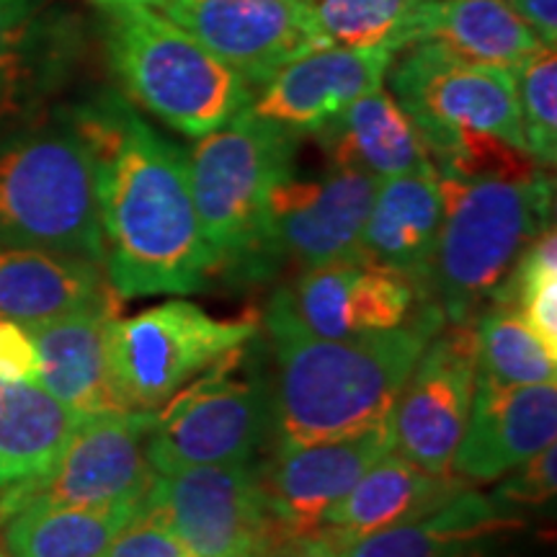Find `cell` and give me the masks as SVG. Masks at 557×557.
<instances>
[{"mask_svg":"<svg viewBox=\"0 0 557 557\" xmlns=\"http://www.w3.org/2000/svg\"><path fill=\"white\" fill-rule=\"evenodd\" d=\"M94 165L103 263L120 297L191 295L214 274L186 152L158 135L122 94L62 109Z\"/></svg>","mask_w":557,"mask_h":557,"instance_id":"1","label":"cell"},{"mask_svg":"<svg viewBox=\"0 0 557 557\" xmlns=\"http://www.w3.org/2000/svg\"><path fill=\"white\" fill-rule=\"evenodd\" d=\"M447 323L431 299L393 331L318 338L278 305L267 310L276 377L271 387L276 447L361 434L393 413L410 369Z\"/></svg>","mask_w":557,"mask_h":557,"instance_id":"2","label":"cell"},{"mask_svg":"<svg viewBox=\"0 0 557 557\" xmlns=\"http://www.w3.org/2000/svg\"><path fill=\"white\" fill-rule=\"evenodd\" d=\"M444 220L429 299L447 323H472L542 230L553 225L555 181L438 176Z\"/></svg>","mask_w":557,"mask_h":557,"instance_id":"3","label":"cell"},{"mask_svg":"<svg viewBox=\"0 0 557 557\" xmlns=\"http://www.w3.org/2000/svg\"><path fill=\"white\" fill-rule=\"evenodd\" d=\"M103 47L124 94L186 137L220 129L253 101L240 73L150 5L107 9Z\"/></svg>","mask_w":557,"mask_h":557,"instance_id":"4","label":"cell"},{"mask_svg":"<svg viewBox=\"0 0 557 557\" xmlns=\"http://www.w3.org/2000/svg\"><path fill=\"white\" fill-rule=\"evenodd\" d=\"M0 243L83 256L107 269L94 165L62 109L0 137Z\"/></svg>","mask_w":557,"mask_h":557,"instance_id":"5","label":"cell"},{"mask_svg":"<svg viewBox=\"0 0 557 557\" xmlns=\"http://www.w3.org/2000/svg\"><path fill=\"white\" fill-rule=\"evenodd\" d=\"M299 135L243 109L199 137L189 156L191 199L214 259V274L259 278L271 189L295 173Z\"/></svg>","mask_w":557,"mask_h":557,"instance_id":"6","label":"cell"},{"mask_svg":"<svg viewBox=\"0 0 557 557\" xmlns=\"http://www.w3.org/2000/svg\"><path fill=\"white\" fill-rule=\"evenodd\" d=\"M240 357L243 346L156 410L148 438L152 470L250 462L274 438L271 385L256 372L240 374Z\"/></svg>","mask_w":557,"mask_h":557,"instance_id":"7","label":"cell"},{"mask_svg":"<svg viewBox=\"0 0 557 557\" xmlns=\"http://www.w3.org/2000/svg\"><path fill=\"white\" fill-rule=\"evenodd\" d=\"M253 336V323L218 320L184 299L111 318L109 359L116 389L127 410H158Z\"/></svg>","mask_w":557,"mask_h":557,"instance_id":"8","label":"cell"},{"mask_svg":"<svg viewBox=\"0 0 557 557\" xmlns=\"http://www.w3.org/2000/svg\"><path fill=\"white\" fill-rule=\"evenodd\" d=\"M389 88L431 156L459 132H480L527 152L513 73L478 65L421 39L389 62ZM532 158V156H529Z\"/></svg>","mask_w":557,"mask_h":557,"instance_id":"9","label":"cell"},{"mask_svg":"<svg viewBox=\"0 0 557 557\" xmlns=\"http://www.w3.org/2000/svg\"><path fill=\"white\" fill-rule=\"evenodd\" d=\"M156 410L83 416L41 475L0 493V521L24 508L109 506L145 498L156 478L148 438Z\"/></svg>","mask_w":557,"mask_h":557,"instance_id":"10","label":"cell"},{"mask_svg":"<svg viewBox=\"0 0 557 557\" xmlns=\"http://www.w3.org/2000/svg\"><path fill=\"white\" fill-rule=\"evenodd\" d=\"M145 506L191 557H267L278 545L259 468L250 462L156 472Z\"/></svg>","mask_w":557,"mask_h":557,"instance_id":"11","label":"cell"},{"mask_svg":"<svg viewBox=\"0 0 557 557\" xmlns=\"http://www.w3.org/2000/svg\"><path fill=\"white\" fill-rule=\"evenodd\" d=\"M377 184L367 173L346 169H331L320 178L289 173L278 181L267 205L259 278L282 267L308 271L359 259Z\"/></svg>","mask_w":557,"mask_h":557,"instance_id":"12","label":"cell"},{"mask_svg":"<svg viewBox=\"0 0 557 557\" xmlns=\"http://www.w3.org/2000/svg\"><path fill=\"white\" fill-rule=\"evenodd\" d=\"M475 395L472 323H444L418 357L393 413L395 449L431 475H451Z\"/></svg>","mask_w":557,"mask_h":557,"instance_id":"13","label":"cell"},{"mask_svg":"<svg viewBox=\"0 0 557 557\" xmlns=\"http://www.w3.org/2000/svg\"><path fill=\"white\" fill-rule=\"evenodd\" d=\"M158 11L250 86L267 83L302 54L331 47L310 0H160Z\"/></svg>","mask_w":557,"mask_h":557,"instance_id":"14","label":"cell"},{"mask_svg":"<svg viewBox=\"0 0 557 557\" xmlns=\"http://www.w3.org/2000/svg\"><path fill=\"white\" fill-rule=\"evenodd\" d=\"M426 299L398 271L364 259H346L299 271L271 302L318 338H357L393 331Z\"/></svg>","mask_w":557,"mask_h":557,"instance_id":"15","label":"cell"},{"mask_svg":"<svg viewBox=\"0 0 557 557\" xmlns=\"http://www.w3.org/2000/svg\"><path fill=\"white\" fill-rule=\"evenodd\" d=\"M389 449H395L389 418L354 436L276 447L269 465L259 468V480L278 545L315 534L325 511Z\"/></svg>","mask_w":557,"mask_h":557,"instance_id":"16","label":"cell"},{"mask_svg":"<svg viewBox=\"0 0 557 557\" xmlns=\"http://www.w3.org/2000/svg\"><path fill=\"white\" fill-rule=\"evenodd\" d=\"M81 47L70 11L50 0H0V137L47 114Z\"/></svg>","mask_w":557,"mask_h":557,"instance_id":"17","label":"cell"},{"mask_svg":"<svg viewBox=\"0 0 557 557\" xmlns=\"http://www.w3.org/2000/svg\"><path fill=\"white\" fill-rule=\"evenodd\" d=\"M393 54L380 47H323L302 54L261 83L259 99L248 109L299 137L315 135L346 107L382 86Z\"/></svg>","mask_w":557,"mask_h":557,"instance_id":"18","label":"cell"},{"mask_svg":"<svg viewBox=\"0 0 557 557\" xmlns=\"http://www.w3.org/2000/svg\"><path fill=\"white\" fill-rule=\"evenodd\" d=\"M557 434V382L519 387L475 385L451 475L465 483H491L532 459Z\"/></svg>","mask_w":557,"mask_h":557,"instance_id":"19","label":"cell"},{"mask_svg":"<svg viewBox=\"0 0 557 557\" xmlns=\"http://www.w3.org/2000/svg\"><path fill=\"white\" fill-rule=\"evenodd\" d=\"M107 269L83 256L0 243V315L37 325L73 312L114 308Z\"/></svg>","mask_w":557,"mask_h":557,"instance_id":"20","label":"cell"},{"mask_svg":"<svg viewBox=\"0 0 557 557\" xmlns=\"http://www.w3.org/2000/svg\"><path fill=\"white\" fill-rule=\"evenodd\" d=\"M116 308L26 325L39 354V385L78 416L127 410L109 359V323Z\"/></svg>","mask_w":557,"mask_h":557,"instance_id":"21","label":"cell"},{"mask_svg":"<svg viewBox=\"0 0 557 557\" xmlns=\"http://www.w3.org/2000/svg\"><path fill=\"white\" fill-rule=\"evenodd\" d=\"M442 220L444 199L434 169L380 181L361 235V256L410 278L429 299Z\"/></svg>","mask_w":557,"mask_h":557,"instance_id":"22","label":"cell"},{"mask_svg":"<svg viewBox=\"0 0 557 557\" xmlns=\"http://www.w3.org/2000/svg\"><path fill=\"white\" fill-rule=\"evenodd\" d=\"M459 487H465L459 478L431 475L403 457L398 449H389L338 504L325 511L318 532L331 537L336 545H344V542L421 517L455 496Z\"/></svg>","mask_w":557,"mask_h":557,"instance_id":"23","label":"cell"},{"mask_svg":"<svg viewBox=\"0 0 557 557\" xmlns=\"http://www.w3.org/2000/svg\"><path fill=\"white\" fill-rule=\"evenodd\" d=\"M519 527L493 496L465 485L421 517L338 547L344 557H478L487 540Z\"/></svg>","mask_w":557,"mask_h":557,"instance_id":"24","label":"cell"},{"mask_svg":"<svg viewBox=\"0 0 557 557\" xmlns=\"http://www.w3.org/2000/svg\"><path fill=\"white\" fill-rule=\"evenodd\" d=\"M315 137L331 169L359 171L377 181L434 169L416 124L382 86L346 107Z\"/></svg>","mask_w":557,"mask_h":557,"instance_id":"25","label":"cell"},{"mask_svg":"<svg viewBox=\"0 0 557 557\" xmlns=\"http://www.w3.org/2000/svg\"><path fill=\"white\" fill-rule=\"evenodd\" d=\"M81 418L39 382L0 380V493L50 470Z\"/></svg>","mask_w":557,"mask_h":557,"instance_id":"26","label":"cell"},{"mask_svg":"<svg viewBox=\"0 0 557 557\" xmlns=\"http://www.w3.org/2000/svg\"><path fill=\"white\" fill-rule=\"evenodd\" d=\"M143 504L24 508L0 521V549L5 557H101Z\"/></svg>","mask_w":557,"mask_h":557,"instance_id":"27","label":"cell"},{"mask_svg":"<svg viewBox=\"0 0 557 557\" xmlns=\"http://www.w3.org/2000/svg\"><path fill=\"white\" fill-rule=\"evenodd\" d=\"M426 39L468 62L511 73L542 47L508 0H436Z\"/></svg>","mask_w":557,"mask_h":557,"instance_id":"28","label":"cell"},{"mask_svg":"<svg viewBox=\"0 0 557 557\" xmlns=\"http://www.w3.org/2000/svg\"><path fill=\"white\" fill-rule=\"evenodd\" d=\"M436 0H320L315 18L331 47L406 50L429 37Z\"/></svg>","mask_w":557,"mask_h":557,"instance_id":"29","label":"cell"},{"mask_svg":"<svg viewBox=\"0 0 557 557\" xmlns=\"http://www.w3.org/2000/svg\"><path fill=\"white\" fill-rule=\"evenodd\" d=\"M475 331V385L519 387L557 382V359L517 312L493 305L472 320Z\"/></svg>","mask_w":557,"mask_h":557,"instance_id":"30","label":"cell"},{"mask_svg":"<svg viewBox=\"0 0 557 557\" xmlns=\"http://www.w3.org/2000/svg\"><path fill=\"white\" fill-rule=\"evenodd\" d=\"M491 302L517 312L549 357L557 359V235L553 225L529 243Z\"/></svg>","mask_w":557,"mask_h":557,"instance_id":"31","label":"cell"},{"mask_svg":"<svg viewBox=\"0 0 557 557\" xmlns=\"http://www.w3.org/2000/svg\"><path fill=\"white\" fill-rule=\"evenodd\" d=\"M521 129L527 152L542 169L557 160V54L555 47H537L513 70Z\"/></svg>","mask_w":557,"mask_h":557,"instance_id":"32","label":"cell"},{"mask_svg":"<svg viewBox=\"0 0 557 557\" xmlns=\"http://www.w3.org/2000/svg\"><path fill=\"white\" fill-rule=\"evenodd\" d=\"M101 557H191L176 534L160 521L148 506L137 511V517L111 540Z\"/></svg>","mask_w":557,"mask_h":557,"instance_id":"33","label":"cell"},{"mask_svg":"<svg viewBox=\"0 0 557 557\" xmlns=\"http://www.w3.org/2000/svg\"><path fill=\"white\" fill-rule=\"evenodd\" d=\"M555 465H557V449L555 444H549V447L537 451L532 459H527L524 465H519L517 470H511L513 475L498 487L493 500L504 508L508 504H521V506L547 504V500L555 496V487H557Z\"/></svg>","mask_w":557,"mask_h":557,"instance_id":"34","label":"cell"},{"mask_svg":"<svg viewBox=\"0 0 557 557\" xmlns=\"http://www.w3.org/2000/svg\"><path fill=\"white\" fill-rule=\"evenodd\" d=\"M508 5L534 32L540 45L557 47V0H508Z\"/></svg>","mask_w":557,"mask_h":557,"instance_id":"35","label":"cell"},{"mask_svg":"<svg viewBox=\"0 0 557 557\" xmlns=\"http://www.w3.org/2000/svg\"><path fill=\"white\" fill-rule=\"evenodd\" d=\"M278 557H344L341 555V547L325 534H305V537H295L276 545Z\"/></svg>","mask_w":557,"mask_h":557,"instance_id":"36","label":"cell"},{"mask_svg":"<svg viewBox=\"0 0 557 557\" xmlns=\"http://www.w3.org/2000/svg\"><path fill=\"white\" fill-rule=\"evenodd\" d=\"M101 9H124V5H158L160 0H94Z\"/></svg>","mask_w":557,"mask_h":557,"instance_id":"37","label":"cell"},{"mask_svg":"<svg viewBox=\"0 0 557 557\" xmlns=\"http://www.w3.org/2000/svg\"><path fill=\"white\" fill-rule=\"evenodd\" d=\"M267 557H278V555H276V549H271V553H269Z\"/></svg>","mask_w":557,"mask_h":557,"instance_id":"38","label":"cell"},{"mask_svg":"<svg viewBox=\"0 0 557 557\" xmlns=\"http://www.w3.org/2000/svg\"><path fill=\"white\" fill-rule=\"evenodd\" d=\"M0 557H5V553H3V549H0Z\"/></svg>","mask_w":557,"mask_h":557,"instance_id":"39","label":"cell"},{"mask_svg":"<svg viewBox=\"0 0 557 557\" xmlns=\"http://www.w3.org/2000/svg\"><path fill=\"white\" fill-rule=\"evenodd\" d=\"M310 3H312V0H310Z\"/></svg>","mask_w":557,"mask_h":557,"instance_id":"40","label":"cell"}]
</instances>
